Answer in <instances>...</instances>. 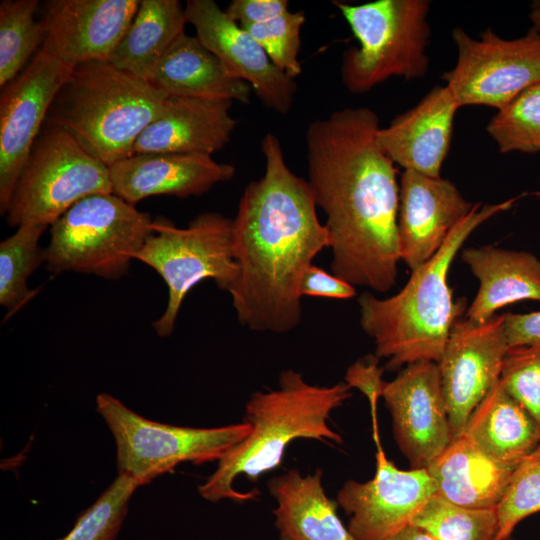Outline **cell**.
Here are the masks:
<instances>
[{
  "label": "cell",
  "instance_id": "6da1fadb",
  "mask_svg": "<svg viewBox=\"0 0 540 540\" xmlns=\"http://www.w3.org/2000/svg\"><path fill=\"white\" fill-rule=\"evenodd\" d=\"M377 114L347 107L306 130L308 183L326 215L332 274L352 286L387 292L396 283L399 182L379 147Z\"/></svg>",
  "mask_w": 540,
  "mask_h": 540
},
{
  "label": "cell",
  "instance_id": "7a4b0ae2",
  "mask_svg": "<svg viewBox=\"0 0 540 540\" xmlns=\"http://www.w3.org/2000/svg\"><path fill=\"white\" fill-rule=\"evenodd\" d=\"M261 152L264 173L244 188L233 219L240 274L229 293L241 325L281 334L300 324L301 278L330 237L308 181L290 170L275 134L264 135Z\"/></svg>",
  "mask_w": 540,
  "mask_h": 540
},
{
  "label": "cell",
  "instance_id": "3957f363",
  "mask_svg": "<svg viewBox=\"0 0 540 540\" xmlns=\"http://www.w3.org/2000/svg\"><path fill=\"white\" fill-rule=\"evenodd\" d=\"M519 197L497 204H474L453 228L439 251L411 272L395 295L380 299L369 292L358 298L360 325L375 343V356L386 369L420 361L438 363L466 301L454 302L448 283L451 264L469 235L494 215L510 209Z\"/></svg>",
  "mask_w": 540,
  "mask_h": 540
},
{
  "label": "cell",
  "instance_id": "277c9868",
  "mask_svg": "<svg viewBox=\"0 0 540 540\" xmlns=\"http://www.w3.org/2000/svg\"><path fill=\"white\" fill-rule=\"evenodd\" d=\"M350 390L346 382L317 386L292 369L281 372L277 389L256 391L247 401L244 422L250 425V433L218 460L214 473L198 486L200 496L213 503L254 499L257 493L236 490L234 481L244 475L255 482L279 467L292 441L303 438L341 444V435L328 421L352 396Z\"/></svg>",
  "mask_w": 540,
  "mask_h": 540
},
{
  "label": "cell",
  "instance_id": "5b68a950",
  "mask_svg": "<svg viewBox=\"0 0 540 540\" xmlns=\"http://www.w3.org/2000/svg\"><path fill=\"white\" fill-rule=\"evenodd\" d=\"M167 95L109 61L74 67L51 103L44 123L72 136L108 167L133 155Z\"/></svg>",
  "mask_w": 540,
  "mask_h": 540
},
{
  "label": "cell",
  "instance_id": "8992f818",
  "mask_svg": "<svg viewBox=\"0 0 540 540\" xmlns=\"http://www.w3.org/2000/svg\"><path fill=\"white\" fill-rule=\"evenodd\" d=\"M333 4L359 44L342 56L341 79L349 92L366 93L391 77L411 80L425 76L429 67V1Z\"/></svg>",
  "mask_w": 540,
  "mask_h": 540
},
{
  "label": "cell",
  "instance_id": "52a82bcc",
  "mask_svg": "<svg viewBox=\"0 0 540 540\" xmlns=\"http://www.w3.org/2000/svg\"><path fill=\"white\" fill-rule=\"evenodd\" d=\"M152 222L148 213L113 193L89 195L50 226L47 269L118 279L152 234Z\"/></svg>",
  "mask_w": 540,
  "mask_h": 540
},
{
  "label": "cell",
  "instance_id": "ba28073f",
  "mask_svg": "<svg viewBox=\"0 0 540 540\" xmlns=\"http://www.w3.org/2000/svg\"><path fill=\"white\" fill-rule=\"evenodd\" d=\"M152 229L134 260L153 268L168 287L165 311L153 322L156 333L167 337L173 333L182 303L194 286L212 279L230 292L240 268L234 254L233 219L218 212L201 213L185 228L158 217Z\"/></svg>",
  "mask_w": 540,
  "mask_h": 540
},
{
  "label": "cell",
  "instance_id": "9c48e42d",
  "mask_svg": "<svg viewBox=\"0 0 540 540\" xmlns=\"http://www.w3.org/2000/svg\"><path fill=\"white\" fill-rule=\"evenodd\" d=\"M113 193L109 167L67 132L44 123L6 212L10 226H51L79 200Z\"/></svg>",
  "mask_w": 540,
  "mask_h": 540
},
{
  "label": "cell",
  "instance_id": "30bf717a",
  "mask_svg": "<svg viewBox=\"0 0 540 540\" xmlns=\"http://www.w3.org/2000/svg\"><path fill=\"white\" fill-rule=\"evenodd\" d=\"M116 443L120 475L145 485L184 462L217 461L250 433L246 422L214 428L175 426L146 419L107 393L96 397Z\"/></svg>",
  "mask_w": 540,
  "mask_h": 540
},
{
  "label": "cell",
  "instance_id": "8fae6325",
  "mask_svg": "<svg viewBox=\"0 0 540 540\" xmlns=\"http://www.w3.org/2000/svg\"><path fill=\"white\" fill-rule=\"evenodd\" d=\"M457 63L443 80L458 104L502 109L522 91L540 82V31L507 40L487 28L474 39L462 28L452 30Z\"/></svg>",
  "mask_w": 540,
  "mask_h": 540
},
{
  "label": "cell",
  "instance_id": "7c38bea8",
  "mask_svg": "<svg viewBox=\"0 0 540 540\" xmlns=\"http://www.w3.org/2000/svg\"><path fill=\"white\" fill-rule=\"evenodd\" d=\"M72 69L39 49L24 70L1 88L0 212L10 198L57 92Z\"/></svg>",
  "mask_w": 540,
  "mask_h": 540
},
{
  "label": "cell",
  "instance_id": "4fadbf2b",
  "mask_svg": "<svg viewBox=\"0 0 540 540\" xmlns=\"http://www.w3.org/2000/svg\"><path fill=\"white\" fill-rule=\"evenodd\" d=\"M503 321L504 314L483 323L460 318L452 327L437 364L453 438L500 379L509 349Z\"/></svg>",
  "mask_w": 540,
  "mask_h": 540
},
{
  "label": "cell",
  "instance_id": "5bb4252c",
  "mask_svg": "<svg viewBox=\"0 0 540 540\" xmlns=\"http://www.w3.org/2000/svg\"><path fill=\"white\" fill-rule=\"evenodd\" d=\"M381 397L399 449L411 468L426 469L453 439L438 364L405 366L385 383Z\"/></svg>",
  "mask_w": 540,
  "mask_h": 540
},
{
  "label": "cell",
  "instance_id": "9a60e30c",
  "mask_svg": "<svg viewBox=\"0 0 540 540\" xmlns=\"http://www.w3.org/2000/svg\"><path fill=\"white\" fill-rule=\"evenodd\" d=\"M377 445L376 472L366 482L348 480L337 503L349 517L347 528L356 540H383L411 524L433 496L434 483L426 469L402 470Z\"/></svg>",
  "mask_w": 540,
  "mask_h": 540
},
{
  "label": "cell",
  "instance_id": "2e32d148",
  "mask_svg": "<svg viewBox=\"0 0 540 540\" xmlns=\"http://www.w3.org/2000/svg\"><path fill=\"white\" fill-rule=\"evenodd\" d=\"M185 15L196 36L227 71L250 85L264 106L286 114L297 90L294 79L280 71L264 49L214 0H188Z\"/></svg>",
  "mask_w": 540,
  "mask_h": 540
},
{
  "label": "cell",
  "instance_id": "e0dca14e",
  "mask_svg": "<svg viewBox=\"0 0 540 540\" xmlns=\"http://www.w3.org/2000/svg\"><path fill=\"white\" fill-rule=\"evenodd\" d=\"M140 0H50L41 20L40 47L70 69L109 61L132 21Z\"/></svg>",
  "mask_w": 540,
  "mask_h": 540
},
{
  "label": "cell",
  "instance_id": "ac0fdd59",
  "mask_svg": "<svg viewBox=\"0 0 540 540\" xmlns=\"http://www.w3.org/2000/svg\"><path fill=\"white\" fill-rule=\"evenodd\" d=\"M473 206L450 180L404 170L397 221L400 261L412 272L430 260Z\"/></svg>",
  "mask_w": 540,
  "mask_h": 540
},
{
  "label": "cell",
  "instance_id": "d6986e66",
  "mask_svg": "<svg viewBox=\"0 0 540 540\" xmlns=\"http://www.w3.org/2000/svg\"><path fill=\"white\" fill-rule=\"evenodd\" d=\"M235 172L233 165L203 154H133L109 166L113 194L133 206L151 196H200Z\"/></svg>",
  "mask_w": 540,
  "mask_h": 540
},
{
  "label": "cell",
  "instance_id": "ffe728a7",
  "mask_svg": "<svg viewBox=\"0 0 540 540\" xmlns=\"http://www.w3.org/2000/svg\"><path fill=\"white\" fill-rule=\"evenodd\" d=\"M459 108L446 85L435 86L414 107L380 127L377 143L404 170L439 177Z\"/></svg>",
  "mask_w": 540,
  "mask_h": 540
},
{
  "label": "cell",
  "instance_id": "44dd1931",
  "mask_svg": "<svg viewBox=\"0 0 540 540\" xmlns=\"http://www.w3.org/2000/svg\"><path fill=\"white\" fill-rule=\"evenodd\" d=\"M232 105L225 99L168 96L160 114L136 140L133 154L212 156L231 141L237 125Z\"/></svg>",
  "mask_w": 540,
  "mask_h": 540
},
{
  "label": "cell",
  "instance_id": "7402d4cb",
  "mask_svg": "<svg viewBox=\"0 0 540 540\" xmlns=\"http://www.w3.org/2000/svg\"><path fill=\"white\" fill-rule=\"evenodd\" d=\"M461 258L479 282L466 320L483 323L508 304L540 302V259L534 254L483 246L464 249Z\"/></svg>",
  "mask_w": 540,
  "mask_h": 540
},
{
  "label": "cell",
  "instance_id": "603a6c76",
  "mask_svg": "<svg viewBox=\"0 0 540 540\" xmlns=\"http://www.w3.org/2000/svg\"><path fill=\"white\" fill-rule=\"evenodd\" d=\"M147 82L167 96L250 102L252 88L232 76L200 39L183 34L154 67Z\"/></svg>",
  "mask_w": 540,
  "mask_h": 540
},
{
  "label": "cell",
  "instance_id": "cb8c5ba5",
  "mask_svg": "<svg viewBox=\"0 0 540 540\" xmlns=\"http://www.w3.org/2000/svg\"><path fill=\"white\" fill-rule=\"evenodd\" d=\"M515 468L491 458L461 434L426 470L436 494L446 500L470 508L496 509Z\"/></svg>",
  "mask_w": 540,
  "mask_h": 540
},
{
  "label": "cell",
  "instance_id": "d4e9b609",
  "mask_svg": "<svg viewBox=\"0 0 540 540\" xmlns=\"http://www.w3.org/2000/svg\"><path fill=\"white\" fill-rule=\"evenodd\" d=\"M323 471L305 476L296 469L271 478L267 488L281 540H356L337 514V502L322 485Z\"/></svg>",
  "mask_w": 540,
  "mask_h": 540
},
{
  "label": "cell",
  "instance_id": "484cf974",
  "mask_svg": "<svg viewBox=\"0 0 540 540\" xmlns=\"http://www.w3.org/2000/svg\"><path fill=\"white\" fill-rule=\"evenodd\" d=\"M462 434L491 458L513 466L540 444V425L500 379L474 409Z\"/></svg>",
  "mask_w": 540,
  "mask_h": 540
},
{
  "label": "cell",
  "instance_id": "4316f807",
  "mask_svg": "<svg viewBox=\"0 0 540 540\" xmlns=\"http://www.w3.org/2000/svg\"><path fill=\"white\" fill-rule=\"evenodd\" d=\"M185 6L178 0H140L139 7L109 62L143 80L185 34Z\"/></svg>",
  "mask_w": 540,
  "mask_h": 540
},
{
  "label": "cell",
  "instance_id": "83f0119b",
  "mask_svg": "<svg viewBox=\"0 0 540 540\" xmlns=\"http://www.w3.org/2000/svg\"><path fill=\"white\" fill-rule=\"evenodd\" d=\"M48 226L21 225L0 243V304L9 317L22 308L37 290L28 287V278L45 262V248L40 247Z\"/></svg>",
  "mask_w": 540,
  "mask_h": 540
},
{
  "label": "cell",
  "instance_id": "f1b7e54d",
  "mask_svg": "<svg viewBox=\"0 0 540 540\" xmlns=\"http://www.w3.org/2000/svg\"><path fill=\"white\" fill-rule=\"evenodd\" d=\"M39 1L2 0L0 3V86L20 74L45 39L41 20L35 18Z\"/></svg>",
  "mask_w": 540,
  "mask_h": 540
},
{
  "label": "cell",
  "instance_id": "f546056e",
  "mask_svg": "<svg viewBox=\"0 0 540 540\" xmlns=\"http://www.w3.org/2000/svg\"><path fill=\"white\" fill-rule=\"evenodd\" d=\"M411 524L436 540H494L498 532L496 509L470 508L438 494L431 496Z\"/></svg>",
  "mask_w": 540,
  "mask_h": 540
},
{
  "label": "cell",
  "instance_id": "4dcf8cb0",
  "mask_svg": "<svg viewBox=\"0 0 540 540\" xmlns=\"http://www.w3.org/2000/svg\"><path fill=\"white\" fill-rule=\"evenodd\" d=\"M486 130L501 153L540 151V82L498 110Z\"/></svg>",
  "mask_w": 540,
  "mask_h": 540
},
{
  "label": "cell",
  "instance_id": "1f68e13d",
  "mask_svg": "<svg viewBox=\"0 0 540 540\" xmlns=\"http://www.w3.org/2000/svg\"><path fill=\"white\" fill-rule=\"evenodd\" d=\"M140 484L126 475L118 477L77 518L58 540H115L127 514L129 500Z\"/></svg>",
  "mask_w": 540,
  "mask_h": 540
},
{
  "label": "cell",
  "instance_id": "d6a6232c",
  "mask_svg": "<svg viewBox=\"0 0 540 540\" xmlns=\"http://www.w3.org/2000/svg\"><path fill=\"white\" fill-rule=\"evenodd\" d=\"M496 512L498 532L494 540H508L519 522L540 512V444L514 469Z\"/></svg>",
  "mask_w": 540,
  "mask_h": 540
},
{
  "label": "cell",
  "instance_id": "836d02e7",
  "mask_svg": "<svg viewBox=\"0 0 540 540\" xmlns=\"http://www.w3.org/2000/svg\"><path fill=\"white\" fill-rule=\"evenodd\" d=\"M304 23L305 13L298 10L287 11L271 21L242 28L259 43L280 71L295 79L302 73L298 53Z\"/></svg>",
  "mask_w": 540,
  "mask_h": 540
},
{
  "label": "cell",
  "instance_id": "e575fe53",
  "mask_svg": "<svg viewBox=\"0 0 540 540\" xmlns=\"http://www.w3.org/2000/svg\"><path fill=\"white\" fill-rule=\"evenodd\" d=\"M500 382L540 425V344L509 348Z\"/></svg>",
  "mask_w": 540,
  "mask_h": 540
},
{
  "label": "cell",
  "instance_id": "d590c367",
  "mask_svg": "<svg viewBox=\"0 0 540 540\" xmlns=\"http://www.w3.org/2000/svg\"><path fill=\"white\" fill-rule=\"evenodd\" d=\"M376 356L363 359L351 365L346 373L345 381L350 388L359 389L369 400L373 417L374 435H377L376 406L382 396L385 381L382 379L384 369L378 366Z\"/></svg>",
  "mask_w": 540,
  "mask_h": 540
},
{
  "label": "cell",
  "instance_id": "8d00e7d4",
  "mask_svg": "<svg viewBox=\"0 0 540 540\" xmlns=\"http://www.w3.org/2000/svg\"><path fill=\"white\" fill-rule=\"evenodd\" d=\"M299 292L302 297L318 296L336 299H348L356 295L354 286L313 264L305 270L300 281Z\"/></svg>",
  "mask_w": 540,
  "mask_h": 540
},
{
  "label": "cell",
  "instance_id": "74e56055",
  "mask_svg": "<svg viewBox=\"0 0 540 540\" xmlns=\"http://www.w3.org/2000/svg\"><path fill=\"white\" fill-rule=\"evenodd\" d=\"M287 0H233L225 12L241 27L265 23L289 11Z\"/></svg>",
  "mask_w": 540,
  "mask_h": 540
},
{
  "label": "cell",
  "instance_id": "f35d334b",
  "mask_svg": "<svg viewBox=\"0 0 540 540\" xmlns=\"http://www.w3.org/2000/svg\"><path fill=\"white\" fill-rule=\"evenodd\" d=\"M503 329L509 348L540 344V311L504 314Z\"/></svg>",
  "mask_w": 540,
  "mask_h": 540
},
{
  "label": "cell",
  "instance_id": "ab89813d",
  "mask_svg": "<svg viewBox=\"0 0 540 540\" xmlns=\"http://www.w3.org/2000/svg\"><path fill=\"white\" fill-rule=\"evenodd\" d=\"M383 540H436L422 528L409 524Z\"/></svg>",
  "mask_w": 540,
  "mask_h": 540
},
{
  "label": "cell",
  "instance_id": "60d3db41",
  "mask_svg": "<svg viewBox=\"0 0 540 540\" xmlns=\"http://www.w3.org/2000/svg\"><path fill=\"white\" fill-rule=\"evenodd\" d=\"M530 19L533 23V27L537 28L540 31V6L534 3L532 4Z\"/></svg>",
  "mask_w": 540,
  "mask_h": 540
},
{
  "label": "cell",
  "instance_id": "b9f144b4",
  "mask_svg": "<svg viewBox=\"0 0 540 540\" xmlns=\"http://www.w3.org/2000/svg\"><path fill=\"white\" fill-rule=\"evenodd\" d=\"M533 3L540 6V0L534 1Z\"/></svg>",
  "mask_w": 540,
  "mask_h": 540
},
{
  "label": "cell",
  "instance_id": "7bdbcfd3",
  "mask_svg": "<svg viewBox=\"0 0 540 540\" xmlns=\"http://www.w3.org/2000/svg\"><path fill=\"white\" fill-rule=\"evenodd\" d=\"M509 540V539H508Z\"/></svg>",
  "mask_w": 540,
  "mask_h": 540
}]
</instances>
